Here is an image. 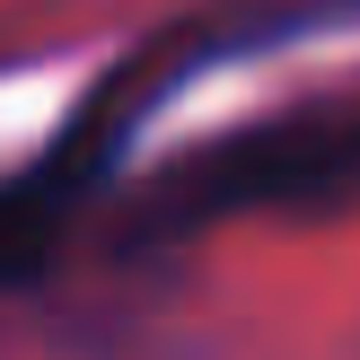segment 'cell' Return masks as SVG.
I'll return each mask as SVG.
<instances>
[{"instance_id": "6da1fadb", "label": "cell", "mask_w": 360, "mask_h": 360, "mask_svg": "<svg viewBox=\"0 0 360 360\" xmlns=\"http://www.w3.org/2000/svg\"><path fill=\"white\" fill-rule=\"evenodd\" d=\"M334 193H360V115H334V105L326 115H273L158 176L150 229H202L255 202H334Z\"/></svg>"}, {"instance_id": "7a4b0ae2", "label": "cell", "mask_w": 360, "mask_h": 360, "mask_svg": "<svg viewBox=\"0 0 360 360\" xmlns=\"http://www.w3.org/2000/svg\"><path fill=\"white\" fill-rule=\"evenodd\" d=\"M105 115H115V88H105V97L70 123V141H62L53 158H35L27 176H9V185H0V281L44 273V255H53V238H62V220L79 211V193L97 185Z\"/></svg>"}]
</instances>
